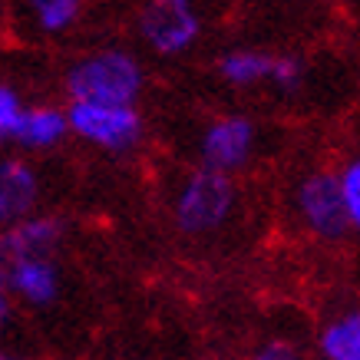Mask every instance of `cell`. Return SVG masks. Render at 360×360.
<instances>
[{
  "label": "cell",
  "mask_w": 360,
  "mask_h": 360,
  "mask_svg": "<svg viewBox=\"0 0 360 360\" xmlns=\"http://www.w3.org/2000/svg\"><path fill=\"white\" fill-rule=\"evenodd\" d=\"M63 89L66 99L139 106V96L146 89V66L126 46H99L66 66Z\"/></svg>",
  "instance_id": "obj_1"
},
{
  "label": "cell",
  "mask_w": 360,
  "mask_h": 360,
  "mask_svg": "<svg viewBox=\"0 0 360 360\" xmlns=\"http://www.w3.org/2000/svg\"><path fill=\"white\" fill-rule=\"evenodd\" d=\"M235 205H238V188L231 182V175L195 165L179 179L169 212H172V225L179 235L205 238L229 225Z\"/></svg>",
  "instance_id": "obj_2"
},
{
  "label": "cell",
  "mask_w": 360,
  "mask_h": 360,
  "mask_svg": "<svg viewBox=\"0 0 360 360\" xmlns=\"http://www.w3.org/2000/svg\"><path fill=\"white\" fill-rule=\"evenodd\" d=\"M66 122H70V136H77L79 142L110 155L136 153L146 139V120H142L139 106H129V103L70 99L66 103Z\"/></svg>",
  "instance_id": "obj_3"
},
{
  "label": "cell",
  "mask_w": 360,
  "mask_h": 360,
  "mask_svg": "<svg viewBox=\"0 0 360 360\" xmlns=\"http://www.w3.org/2000/svg\"><path fill=\"white\" fill-rule=\"evenodd\" d=\"M205 30L198 0H146L136 13V33L162 60L186 56Z\"/></svg>",
  "instance_id": "obj_4"
},
{
  "label": "cell",
  "mask_w": 360,
  "mask_h": 360,
  "mask_svg": "<svg viewBox=\"0 0 360 360\" xmlns=\"http://www.w3.org/2000/svg\"><path fill=\"white\" fill-rule=\"evenodd\" d=\"M295 215L317 241H340L350 231L338 172L311 169L295 182Z\"/></svg>",
  "instance_id": "obj_5"
},
{
  "label": "cell",
  "mask_w": 360,
  "mask_h": 360,
  "mask_svg": "<svg viewBox=\"0 0 360 360\" xmlns=\"http://www.w3.org/2000/svg\"><path fill=\"white\" fill-rule=\"evenodd\" d=\"M258 126L241 112H225L208 122L198 136V165L235 175L258 153Z\"/></svg>",
  "instance_id": "obj_6"
},
{
  "label": "cell",
  "mask_w": 360,
  "mask_h": 360,
  "mask_svg": "<svg viewBox=\"0 0 360 360\" xmlns=\"http://www.w3.org/2000/svg\"><path fill=\"white\" fill-rule=\"evenodd\" d=\"M4 284L13 301L27 307H50L63 295V268L56 255H30L4 264Z\"/></svg>",
  "instance_id": "obj_7"
},
{
  "label": "cell",
  "mask_w": 360,
  "mask_h": 360,
  "mask_svg": "<svg viewBox=\"0 0 360 360\" xmlns=\"http://www.w3.org/2000/svg\"><path fill=\"white\" fill-rule=\"evenodd\" d=\"M66 241V221L60 215H27L13 221L7 229H0V274L4 264L30 255H56L60 245Z\"/></svg>",
  "instance_id": "obj_8"
},
{
  "label": "cell",
  "mask_w": 360,
  "mask_h": 360,
  "mask_svg": "<svg viewBox=\"0 0 360 360\" xmlns=\"http://www.w3.org/2000/svg\"><path fill=\"white\" fill-rule=\"evenodd\" d=\"M40 195H44L40 172L20 155H4L0 159V229L33 215Z\"/></svg>",
  "instance_id": "obj_9"
},
{
  "label": "cell",
  "mask_w": 360,
  "mask_h": 360,
  "mask_svg": "<svg viewBox=\"0 0 360 360\" xmlns=\"http://www.w3.org/2000/svg\"><path fill=\"white\" fill-rule=\"evenodd\" d=\"M86 0H13V23L30 40H56L79 23Z\"/></svg>",
  "instance_id": "obj_10"
},
{
  "label": "cell",
  "mask_w": 360,
  "mask_h": 360,
  "mask_svg": "<svg viewBox=\"0 0 360 360\" xmlns=\"http://www.w3.org/2000/svg\"><path fill=\"white\" fill-rule=\"evenodd\" d=\"M70 136L66 106L53 103H27L20 110V120L13 126V146L23 153H50Z\"/></svg>",
  "instance_id": "obj_11"
},
{
  "label": "cell",
  "mask_w": 360,
  "mask_h": 360,
  "mask_svg": "<svg viewBox=\"0 0 360 360\" xmlns=\"http://www.w3.org/2000/svg\"><path fill=\"white\" fill-rule=\"evenodd\" d=\"M321 360H360V307H340L317 330Z\"/></svg>",
  "instance_id": "obj_12"
},
{
  "label": "cell",
  "mask_w": 360,
  "mask_h": 360,
  "mask_svg": "<svg viewBox=\"0 0 360 360\" xmlns=\"http://www.w3.org/2000/svg\"><path fill=\"white\" fill-rule=\"evenodd\" d=\"M271 56L268 50H255V46H235L219 56V77L235 89H255L268 86V73H271Z\"/></svg>",
  "instance_id": "obj_13"
},
{
  "label": "cell",
  "mask_w": 360,
  "mask_h": 360,
  "mask_svg": "<svg viewBox=\"0 0 360 360\" xmlns=\"http://www.w3.org/2000/svg\"><path fill=\"white\" fill-rule=\"evenodd\" d=\"M304 73H307V66L301 56L274 53L271 56V73H268V86L284 93V96H291V93H297V89L304 86Z\"/></svg>",
  "instance_id": "obj_14"
},
{
  "label": "cell",
  "mask_w": 360,
  "mask_h": 360,
  "mask_svg": "<svg viewBox=\"0 0 360 360\" xmlns=\"http://www.w3.org/2000/svg\"><path fill=\"white\" fill-rule=\"evenodd\" d=\"M338 182H340V195H344V208H347L350 231L360 235V153L350 155L347 162L338 169Z\"/></svg>",
  "instance_id": "obj_15"
},
{
  "label": "cell",
  "mask_w": 360,
  "mask_h": 360,
  "mask_svg": "<svg viewBox=\"0 0 360 360\" xmlns=\"http://www.w3.org/2000/svg\"><path fill=\"white\" fill-rule=\"evenodd\" d=\"M23 106H27V103H23L20 93H17L11 83L0 79V146L13 139V126H17V120H20Z\"/></svg>",
  "instance_id": "obj_16"
},
{
  "label": "cell",
  "mask_w": 360,
  "mask_h": 360,
  "mask_svg": "<svg viewBox=\"0 0 360 360\" xmlns=\"http://www.w3.org/2000/svg\"><path fill=\"white\" fill-rule=\"evenodd\" d=\"M248 360H307L304 350L288 338H268L248 354Z\"/></svg>",
  "instance_id": "obj_17"
},
{
  "label": "cell",
  "mask_w": 360,
  "mask_h": 360,
  "mask_svg": "<svg viewBox=\"0 0 360 360\" xmlns=\"http://www.w3.org/2000/svg\"><path fill=\"white\" fill-rule=\"evenodd\" d=\"M11 314H13V297H11V291H7V284H4V274H0V330L7 328Z\"/></svg>",
  "instance_id": "obj_18"
},
{
  "label": "cell",
  "mask_w": 360,
  "mask_h": 360,
  "mask_svg": "<svg viewBox=\"0 0 360 360\" xmlns=\"http://www.w3.org/2000/svg\"><path fill=\"white\" fill-rule=\"evenodd\" d=\"M0 360H27V357H17V354H11V350H0Z\"/></svg>",
  "instance_id": "obj_19"
}]
</instances>
